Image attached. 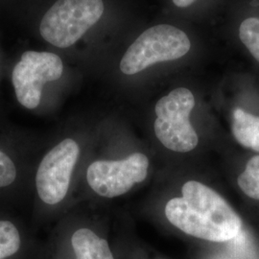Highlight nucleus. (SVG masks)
Returning a JSON list of instances; mask_svg holds the SVG:
<instances>
[{
    "label": "nucleus",
    "instance_id": "4",
    "mask_svg": "<svg viewBox=\"0 0 259 259\" xmlns=\"http://www.w3.org/2000/svg\"><path fill=\"white\" fill-rule=\"evenodd\" d=\"M64 73V63L60 56L30 50L24 52L12 72V83L17 99L28 110L38 107L44 85L57 81Z\"/></svg>",
    "mask_w": 259,
    "mask_h": 259
},
{
    "label": "nucleus",
    "instance_id": "8",
    "mask_svg": "<svg viewBox=\"0 0 259 259\" xmlns=\"http://www.w3.org/2000/svg\"><path fill=\"white\" fill-rule=\"evenodd\" d=\"M232 0H159L157 16L213 31Z\"/></svg>",
    "mask_w": 259,
    "mask_h": 259
},
{
    "label": "nucleus",
    "instance_id": "7",
    "mask_svg": "<svg viewBox=\"0 0 259 259\" xmlns=\"http://www.w3.org/2000/svg\"><path fill=\"white\" fill-rule=\"evenodd\" d=\"M148 157L135 153L121 160H96L87 171V181L95 193L105 198L126 194L148 175Z\"/></svg>",
    "mask_w": 259,
    "mask_h": 259
},
{
    "label": "nucleus",
    "instance_id": "5",
    "mask_svg": "<svg viewBox=\"0 0 259 259\" xmlns=\"http://www.w3.org/2000/svg\"><path fill=\"white\" fill-rule=\"evenodd\" d=\"M213 33L259 65V0H232Z\"/></svg>",
    "mask_w": 259,
    "mask_h": 259
},
{
    "label": "nucleus",
    "instance_id": "10",
    "mask_svg": "<svg viewBox=\"0 0 259 259\" xmlns=\"http://www.w3.org/2000/svg\"><path fill=\"white\" fill-rule=\"evenodd\" d=\"M76 259H114L107 240L90 229H80L71 237Z\"/></svg>",
    "mask_w": 259,
    "mask_h": 259
},
{
    "label": "nucleus",
    "instance_id": "1",
    "mask_svg": "<svg viewBox=\"0 0 259 259\" xmlns=\"http://www.w3.org/2000/svg\"><path fill=\"white\" fill-rule=\"evenodd\" d=\"M211 30L156 16L135 28L109 57L126 79H143L194 66L218 55Z\"/></svg>",
    "mask_w": 259,
    "mask_h": 259
},
{
    "label": "nucleus",
    "instance_id": "11",
    "mask_svg": "<svg viewBox=\"0 0 259 259\" xmlns=\"http://www.w3.org/2000/svg\"><path fill=\"white\" fill-rule=\"evenodd\" d=\"M241 190L250 199L259 201V155L251 157L238 177Z\"/></svg>",
    "mask_w": 259,
    "mask_h": 259
},
{
    "label": "nucleus",
    "instance_id": "13",
    "mask_svg": "<svg viewBox=\"0 0 259 259\" xmlns=\"http://www.w3.org/2000/svg\"><path fill=\"white\" fill-rule=\"evenodd\" d=\"M17 178V168L11 157L0 150V188L12 185Z\"/></svg>",
    "mask_w": 259,
    "mask_h": 259
},
{
    "label": "nucleus",
    "instance_id": "2",
    "mask_svg": "<svg viewBox=\"0 0 259 259\" xmlns=\"http://www.w3.org/2000/svg\"><path fill=\"white\" fill-rule=\"evenodd\" d=\"M182 193L183 197L171 199L165 206L168 221L179 230L211 242L232 240L239 234L240 216L212 188L189 181Z\"/></svg>",
    "mask_w": 259,
    "mask_h": 259
},
{
    "label": "nucleus",
    "instance_id": "12",
    "mask_svg": "<svg viewBox=\"0 0 259 259\" xmlns=\"http://www.w3.org/2000/svg\"><path fill=\"white\" fill-rule=\"evenodd\" d=\"M20 245L21 239L17 227L10 221L0 220V259L16 254Z\"/></svg>",
    "mask_w": 259,
    "mask_h": 259
},
{
    "label": "nucleus",
    "instance_id": "3",
    "mask_svg": "<svg viewBox=\"0 0 259 259\" xmlns=\"http://www.w3.org/2000/svg\"><path fill=\"white\" fill-rule=\"evenodd\" d=\"M197 107L194 91L177 85L157 99L154 106V132L169 150L187 153L198 145L199 137L191 123Z\"/></svg>",
    "mask_w": 259,
    "mask_h": 259
},
{
    "label": "nucleus",
    "instance_id": "9",
    "mask_svg": "<svg viewBox=\"0 0 259 259\" xmlns=\"http://www.w3.org/2000/svg\"><path fill=\"white\" fill-rule=\"evenodd\" d=\"M232 133L245 148L259 153V114L236 106L232 111Z\"/></svg>",
    "mask_w": 259,
    "mask_h": 259
},
{
    "label": "nucleus",
    "instance_id": "6",
    "mask_svg": "<svg viewBox=\"0 0 259 259\" xmlns=\"http://www.w3.org/2000/svg\"><path fill=\"white\" fill-rule=\"evenodd\" d=\"M79 155L78 143L65 139L44 157L36 175L37 195L44 203L54 205L64 201Z\"/></svg>",
    "mask_w": 259,
    "mask_h": 259
}]
</instances>
